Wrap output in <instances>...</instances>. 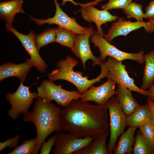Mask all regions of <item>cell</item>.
Instances as JSON below:
<instances>
[{
	"instance_id": "6da1fadb",
	"label": "cell",
	"mask_w": 154,
	"mask_h": 154,
	"mask_svg": "<svg viewBox=\"0 0 154 154\" xmlns=\"http://www.w3.org/2000/svg\"><path fill=\"white\" fill-rule=\"evenodd\" d=\"M107 109L75 100L61 110L62 130L78 138L94 137L109 131Z\"/></svg>"
},
{
	"instance_id": "ac0fdd59",
	"label": "cell",
	"mask_w": 154,
	"mask_h": 154,
	"mask_svg": "<svg viewBox=\"0 0 154 154\" xmlns=\"http://www.w3.org/2000/svg\"><path fill=\"white\" fill-rule=\"evenodd\" d=\"M109 131L95 137L87 145L73 154H109L106 144Z\"/></svg>"
},
{
	"instance_id": "f1b7e54d",
	"label": "cell",
	"mask_w": 154,
	"mask_h": 154,
	"mask_svg": "<svg viewBox=\"0 0 154 154\" xmlns=\"http://www.w3.org/2000/svg\"><path fill=\"white\" fill-rule=\"evenodd\" d=\"M139 127L141 132L147 139L154 142V125L150 120L145 121Z\"/></svg>"
},
{
	"instance_id": "d4e9b609",
	"label": "cell",
	"mask_w": 154,
	"mask_h": 154,
	"mask_svg": "<svg viewBox=\"0 0 154 154\" xmlns=\"http://www.w3.org/2000/svg\"><path fill=\"white\" fill-rule=\"evenodd\" d=\"M56 37V28L46 29L42 33L35 35V41L39 50L42 47L53 42H55Z\"/></svg>"
},
{
	"instance_id": "484cf974",
	"label": "cell",
	"mask_w": 154,
	"mask_h": 154,
	"mask_svg": "<svg viewBox=\"0 0 154 154\" xmlns=\"http://www.w3.org/2000/svg\"><path fill=\"white\" fill-rule=\"evenodd\" d=\"M142 5L136 2H131L125 9H123L127 18H134L137 21L143 22L144 18V13Z\"/></svg>"
},
{
	"instance_id": "30bf717a",
	"label": "cell",
	"mask_w": 154,
	"mask_h": 154,
	"mask_svg": "<svg viewBox=\"0 0 154 154\" xmlns=\"http://www.w3.org/2000/svg\"><path fill=\"white\" fill-rule=\"evenodd\" d=\"M142 27H144L145 31L149 33L154 32V20L132 22L125 20L122 17L119 18L117 21L112 23L108 33L104 34L103 37L110 43L116 37L126 36L131 32Z\"/></svg>"
},
{
	"instance_id": "d6986e66",
	"label": "cell",
	"mask_w": 154,
	"mask_h": 154,
	"mask_svg": "<svg viewBox=\"0 0 154 154\" xmlns=\"http://www.w3.org/2000/svg\"><path fill=\"white\" fill-rule=\"evenodd\" d=\"M23 0H12L0 3V18L7 23L12 24L15 15L18 13H25L22 8Z\"/></svg>"
},
{
	"instance_id": "44dd1931",
	"label": "cell",
	"mask_w": 154,
	"mask_h": 154,
	"mask_svg": "<svg viewBox=\"0 0 154 154\" xmlns=\"http://www.w3.org/2000/svg\"><path fill=\"white\" fill-rule=\"evenodd\" d=\"M152 116L151 111L147 104L139 105L131 115L126 117L127 125L137 128L145 121L150 120Z\"/></svg>"
},
{
	"instance_id": "8992f818",
	"label": "cell",
	"mask_w": 154,
	"mask_h": 154,
	"mask_svg": "<svg viewBox=\"0 0 154 154\" xmlns=\"http://www.w3.org/2000/svg\"><path fill=\"white\" fill-rule=\"evenodd\" d=\"M90 39L95 47L99 48L100 52L99 58L102 62H105L106 57L109 56L121 62L125 60H130L140 64L144 62L143 51L130 53L121 51L108 42L97 31H95Z\"/></svg>"
},
{
	"instance_id": "5bb4252c",
	"label": "cell",
	"mask_w": 154,
	"mask_h": 154,
	"mask_svg": "<svg viewBox=\"0 0 154 154\" xmlns=\"http://www.w3.org/2000/svg\"><path fill=\"white\" fill-rule=\"evenodd\" d=\"M116 84L108 79L102 84L96 87L91 86L82 94L81 100L86 102L93 101L98 104L105 106L108 101L116 93L115 88Z\"/></svg>"
},
{
	"instance_id": "9c48e42d",
	"label": "cell",
	"mask_w": 154,
	"mask_h": 154,
	"mask_svg": "<svg viewBox=\"0 0 154 154\" xmlns=\"http://www.w3.org/2000/svg\"><path fill=\"white\" fill-rule=\"evenodd\" d=\"M5 27L7 31L11 32L17 38L30 55V58H26L25 61L29 62L40 72H46L47 66L39 54L35 41V35L34 31H31L28 34L25 35L16 30L12 27V24L6 23Z\"/></svg>"
},
{
	"instance_id": "cb8c5ba5",
	"label": "cell",
	"mask_w": 154,
	"mask_h": 154,
	"mask_svg": "<svg viewBox=\"0 0 154 154\" xmlns=\"http://www.w3.org/2000/svg\"><path fill=\"white\" fill-rule=\"evenodd\" d=\"M56 29L55 42L71 49L74 44L76 34L70 30L60 27Z\"/></svg>"
},
{
	"instance_id": "ba28073f",
	"label": "cell",
	"mask_w": 154,
	"mask_h": 154,
	"mask_svg": "<svg viewBox=\"0 0 154 154\" xmlns=\"http://www.w3.org/2000/svg\"><path fill=\"white\" fill-rule=\"evenodd\" d=\"M104 63L107 69L106 77L108 80H111L116 84L126 88L131 91L148 96V90H143L135 85L133 79L128 75L125 69V65L123 64L121 61L109 57Z\"/></svg>"
},
{
	"instance_id": "1f68e13d",
	"label": "cell",
	"mask_w": 154,
	"mask_h": 154,
	"mask_svg": "<svg viewBox=\"0 0 154 154\" xmlns=\"http://www.w3.org/2000/svg\"><path fill=\"white\" fill-rule=\"evenodd\" d=\"M145 9L144 18L148 19L149 20H154V0L150 2Z\"/></svg>"
},
{
	"instance_id": "e0dca14e",
	"label": "cell",
	"mask_w": 154,
	"mask_h": 154,
	"mask_svg": "<svg viewBox=\"0 0 154 154\" xmlns=\"http://www.w3.org/2000/svg\"><path fill=\"white\" fill-rule=\"evenodd\" d=\"M116 98L120 106L126 117L131 115L139 104L133 96L131 91L127 88L117 84Z\"/></svg>"
},
{
	"instance_id": "9a60e30c",
	"label": "cell",
	"mask_w": 154,
	"mask_h": 154,
	"mask_svg": "<svg viewBox=\"0 0 154 154\" xmlns=\"http://www.w3.org/2000/svg\"><path fill=\"white\" fill-rule=\"evenodd\" d=\"M81 7L80 11L84 19L88 23L94 22L97 27L98 32L103 36L104 34L101 28L102 25L116 20L119 18L117 16L112 15L107 10H99L92 5Z\"/></svg>"
},
{
	"instance_id": "52a82bcc",
	"label": "cell",
	"mask_w": 154,
	"mask_h": 154,
	"mask_svg": "<svg viewBox=\"0 0 154 154\" xmlns=\"http://www.w3.org/2000/svg\"><path fill=\"white\" fill-rule=\"evenodd\" d=\"M30 87L24 85L21 82L14 93L6 94V98L11 106L7 114L12 119H16L21 114L24 115L27 112L34 99L38 97L36 92H30Z\"/></svg>"
},
{
	"instance_id": "f546056e",
	"label": "cell",
	"mask_w": 154,
	"mask_h": 154,
	"mask_svg": "<svg viewBox=\"0 0 154 154\" xmlns=\"http://www.w3.org/2000/svg\"><path fill=\"white\" fill-rule=\"evenodd\" d=\"M20 137V135L18 134L12 138L10 137L6 140L1 142L0 151H1L7 147H9L10 148L16 147L19 143V140Z\"/></svg>"
},
{
	"instance_id": "ffe728a7",
	"label": "cell",
	"mask_w": 154,
	"mask_h": 154,
	"mask_svg": "<svg viewBox=\"0 0 154 154\" xmlns=\"http://www.w3.org/2000/svg\"><path fill=\"white\" fill-rule=\"evenodd\" d=\"M136 127H129L120 136L117 146L113 150L114 154H130L133 152L132 146L135 144L134 135Z\"/></svg>"
},
{
	"instance_id": "d590c367",
	"label": "cell",
	"mask_w": 154,
	"mask_h": 154,
	"mask_svg": "<svg viewBox=\"0 0 154 154\" xmlns=\"http://www.w3.org/2000/svg\"><path fill=\"white\" fill-rule=\"evenodd\" d=\"M103 0H95L94 1L86 3L83 4L82 5L81 7L88 5H92L94 6L97 5L99 2L102 1Z\"/></svg>"
},
{
	"instance_id": "3957f363",
	"label": "cell",
	"mask_w": 154,
	"mask_h": 154,
	"mask_svg": "<svg viewBox=\"0 0 154 154\" xmlns=\"http://www.w3.org/2000/svg\"><path fill=\"white\" fill-rule=\"evenodd\" d=\"M78 63V60L69 56L65 60H60L56 64L57 68L48 74L49 80L53 82L60 80L68 82L73 84L77 91L82 94L93 84L100 82L102 79L106 77L107 71L104 62L100 65V74L96 78L91 80H89L87 76H84L82 72L74 71V68Z\"/></svg>"
},
{
	"instance_id": "d6a6232c",
	"label": "cell",
	"mask_w": 154,
	"mask_h": 154,
	"mask_svg": "<svg viewBox=\"0 0 154 154\" xmlns=\"http://www.w3.org/2000/svg\"><path fill=\"white\" fill-rule=\"evenodd\" d=\"M147 104L151 110L152 114V117L150 121L154 125V102L148 98H147Z\"/></svg>"
},
{
	"instance_id": "4fadbf2b",
	"label": "cell",
	"mask_w": 154,
	"mask_h": 154,
	"mask_svg": "<svg viewBox=\"0 0 154 154\" xmlns=\"http://www.w3.org/2000/svg\"><path fill=\"white\" fill-rule=\"evenodd\" d=\"M53 0L56 7L55 13L53 17L43 19H37L30 16L37 25H42L45 24H56L59 27L70 30L76 34H82L87 30L88 27L80 25L77 23L75 18L69 17L62 9L58 0Z\"/></svg>"
},
{
	"instance_id": "836d02e7",
	"label": "cell",
	"mask_w": 154,
	"mask_h": 154,
	"mask_svg": "<svg viewBox=\"0 0 154 154\" xmlns=\"http://www.w3.org/2000/svg\"><path fill=\"white\" fill-rule=\"evenodd\" d=\"M148 91L149 93L148 98L154 102V82Z\"/></svg>"
},
{
	"instance_id": "8fae6325",
	"label": "cell",
	"mask_w": 154,
	"mask_h": 154,
	"mask_svg": "<svg viewBox=\"0 0 154 154\" xmlns=\"http://www.w3.org/2000/svg\"><path fill=\"white\" fill-rule=\"evenodd\" d=\"M95 31L93 27L90 26L83 34H76L74 44L71 49L74 54L80 59L84 70L86 69V63L88 60L93 61V66L100 65L104 62L99 57L94 55L90 48L89 39Z\"/></svg>"
},
{
	"instance_id": "e575fe53",
	"label": "cell",
	"mask_w": 154,
	"mask_h": 154,
	"mask_svg": "<svg viewBox=\"0 0 154 154\" xmlns=\"http://www.w3.org/2000/svg\"><path fill=\"white\" fill-rule=\"evenodd\" d=\"M67 2H70L72 3L73 5L75 6H76L78 5L81 6L82 4L77 3L74 1L73 0H62V2L60 3V5L61 6H64L65 5V3Z\"/></svg>"
},
{
	"instance_id": "277c9868",
	"label": "cell",
	"mask_w": 154,
	"mask_h": 154,
	"mask_svg": "<svg viewBox=\"0 0 154 154\" xmlns=\"http://www.w3.org/2000/svg\"><path fill=\"white\" fill-rule=\"evenodd\" d=\"M38 97L48 102L54 101L59 105L67 106L73 100L82 97V94L78 91H68L57 85L53 81L44 80L37 88Z\"/></svg>"
},
{
	"instance_id": "2e32d148",
	"label": "cell",
	"mask_w": 154,
	"mask_h": 154,
	"mask_svg": "<svg viewBox=\"0 0 154 154\" xmlns=\"http://www.w3.org/2000/svg\"><path fill=\"white\" fill-rule=\"evenodd\" d=\"M32 67L31 64L26 61L19 64L10 62L3 64L0 66V81L7 78L15 77L23 82Z\"/></svg>"
},
{
	"instance_id": "4dcf8cb0",
	"label": "cell",
	"mask_w": 154,
	"mask_h": 154,
	"mask_svg": "<svg viewBox=\"0 0 154 154\" xmlns=\"http://www.w3.org/2000/svg\"><path fill=\"white\" fill-rule=\"evenodd\" d=\"M57 134L53 137L51 136L46 142L44 141L42 145L40 154H48L51 151L56 139Z\"/></svg>"
},
{
	"instance_id": "83f0119b",
	"label": "cell",
	"mask_w": 154,
	"mask_h": 154,
	"mask_svg": "<svg viewBox=\"0 0 154 154\" xmlns=\"http://www.w3.org/2000/svg\"><path fill=\"white\" fill-rule=\"evenodd\" d=\"M132 0H110L101 7L102 10H108L113 9H125Z\"/></svg>"
},
{
	"instance_id": "7402d4cb",
	"label": "cell",
	"mask_w": 154,
	"mask_h": 154,
	"mask_svg": "<svg viewBox=\"0 0 154 154\" xmlns=\"http://www.w3.org/2000/svg\"><path fill=\"white\" fill-rule=\"evenodd\" d=\"M145 66L141 88L146 90L149 89L154 82V50L144 55Z\"/></svg>"
},
{
	"instance_id": "603a6c76",
	"label": "cell",
	"mask_w": 154,
	"mask_h": 154,
	"mask_svg": "<svg viewBox=\"0 0 154 154\" xmlns=\"http://www.w3.org/2000/svg\"><path fill=\"white\" fill-rule=\"evenodd\" d=\"M135 137L133 154H154V142L147 139L140 130L137 131Z\"/></svg>"
},
{
	"instance_id": "7a4b0ae2",
	"label": "cell",
	"mask_w": 154,
	"mask_h": 154,
	"mask_svg": "<svg viewBox=\"0 0 154 154\" xmlns=\"http://www.w3.org/2000/svg\"><path fill=\"white\" fill-rule=\"evenodd\" d=\"M33 110L24 115V120L35 125L37 131V143L33 154H37L43 143L52 132L62 130L61 110L51 102L37 97Z\"/></svg>"
},
{
	"instance_id": "5b68a950",
	"label": "cell",
	"mask_w": 154,
	"mask_h": 154,
	"mask_svg": "<svg viewBox=\"0 0 154 154\" xmlns=\"http://www.w3.org/2000/svg\"><path fill=\"white\" fill-rule=\"evenodd\" d=\"M105 106L108 110L110 119V137L108 145L109 154H112L117 139L127 126L126 116L122 110L116 97H112Z\"/></svg>"
},
{
	"instance_id": "4316f807",
	"label": "cell",
	"mask_w": 154,
	"mask_h": 154,
	"mask_svg": "<svg viewBox=\"0 0 154 154\" xmlns=\"http://www.w3.org/2000/svg\"><path fill=\"white\" fill-rule=\"evenodd\" d=\"M37 143L36 137L30 139L25 140L12 151L6 154H33Z\"/></svg>"
},
{
	"instance_id": "7c38bea8",
	"label": "cell",
	"mask_w": 154,
	"mask_h": 154,
	"mask_svg": "<svg viewBox=\"0 0 154 154\" xmlns=\"http://www.w3.org/2000/svg\"><path fill=\"white\" fill-rule=\"evenodd\" d=\"M94 137L78 138L69 133L59 132L55 141L53 154H71L88 144Z\"/></svg>"
}]
</instances>
